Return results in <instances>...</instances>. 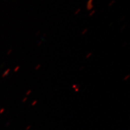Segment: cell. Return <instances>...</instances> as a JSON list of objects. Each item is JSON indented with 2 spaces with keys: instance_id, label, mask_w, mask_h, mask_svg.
<instances>
[{
  "instance_id": "obj_4",
  "label": "cell",
  "mask_w": 130,
  "mask_h": 130,
  "mask_svg": "<svg viewBox=\"0 0 130 130\" xmlns=\"http://www.w3.org/2000/svg\"><path fill=\"white\" fill-rule=\"evenodd\" d=\"M80 11V9H79L77 11H76V12H75V14H78V13H79V11Z\"/></svg>"
},
{
  "instance_id": "obj_6",
  "label": "cell",
  "mask_w": 130,
  "mask_h": 130,
  "mask_svg": "<svg viewBox=\"0 0 130 130\" xmlns=\"http://www.w3.org/2000/svg\"><path fill=\"white\" fill-rule=\"evenodd\" d=\"M76 91H78V89H76Z\"/></svg>"
},
{
  "instance_id": "obj_1",
  "label": "cell",
  "mask_w": 130,
  "mask_h": 130,
  "mask_svg": "<svg viewBox=\"0 0 130 130\" xmlns=\"http://www.w3.org/2000/svg\"><path fill=\"white\" fill-rule=\"evenodd\" d=\"M87 31V28H86V29H85V30H84V31H83V33H82V34H84Z\"/></svg>"
},
{
  "instance_id": "obj_7",
  "label": "cell",
  "mask_w": 130,
  "mask_h": 130,
  "mask_svg": "<svg viewBox=\"0 0 130 130\" xmlns=\"http://www.w3.org/2000/svg\"><path fill=\"white\" fill-rule=\"evenodd\" d=\"M76 87V85H74V86H73V87Z\"/></svg>"
},
{
  "instance_id": "obj_2",
  "label": "cell",
  "mask_w": 130,
  "mask_h": 130,
  "mask_svg": "<svg viewBox=\"0 0 130 130\" xmlns=\"http://www.w3.org/2000/svg\"><path fill=\"white\" fill-rule=\"evenodd\" d=\"M94 12H95V11H93V12H91V14H90V16H92L93 15V14H94Z\"/></svg>"
},
{
  "instance_id": "obj_3",
  "label": "cell",
  "mask_w": 130,
  "mask_h": 130,
  "mask_svg": "<svg viewBox=\"0 0 130 130\" xmlns=\"http://www.w3.org/2000/svg\"><path fill=\"white\" fill-rule=\"evenodd\" d=\"M12 51V49H10V50H8V52L7 53V54H8V55H9L10 53H11V52Z\"/></svg>"
},
{
  "instance_id": "obj_5",
  "label": "cell",
  "mask_w": 130,
  "mask_h": 130,
  "mask_svg": "<svg viewBox=\"0 0 130 130\" xmlns=\"http://www.w3.org/2000/svg\"><path fill=\"white\" fill-rule=\"evenodd\" d=\"M91 55H92V53H90L89 54L87 55V56H86V58H88L90 56H91Z\"/></svg>"
}]
</instances>
